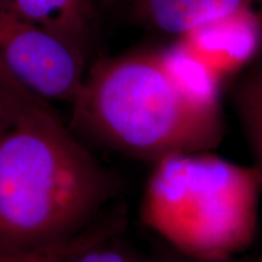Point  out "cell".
Returning a JSON list of instances; mask_svg holds the SVG:
<instances>
[{"label": "cell", "instance_id": "1", "mask_svg": "<svg viewBox=\"0 0 262 262\" xmlns=\"http://www.w3.org/2000/svg\"><path fill=\"white\" fill-rule=\"evenodd\" d=\"M72 103L75 124L153 163L171 153L210 152L225 137L215 80L175 50L98 61Z\"/></svg>", "mask_w": 262, "mask_h": 262}, {"label": "cell", "instance_id": "2", "mask_svg": "<svg viewBox=\"0 0 262 262\" xmlns=\"http://www.w3.org/2000/svg\"><path fill=\"white\" fill-rule=\"evenodd\" d=\"M119 191L117 179L27 88L0 130V251L80 233Z\"/></svg>", "mask_w": 262, "mask_h": 262}, {"label": "cell", "instance_id": "3", "mask_svg": "<svg viewBox=\"0 0 262 262\" xmlns=\"http://www.w3.org/2000/svg\"><path fill=\"white\" fill-rule=\"evenodd\" d=\"M262 173L210 152L171 153L155 162L141 220L164 243L199 257L244 253L257 229Z\"/></svg>", "mask_w": 262, "mask_h": 262}, {"label": "cell", "instance_id": "4", "mask_svg": "<svg viewBox=\"0 0 262 262\" xmlns=\"http://www.w3.org/2000/svg\"><path fill=\"white\" fill-rule=\"evenodd\" d=\"M0 61L44 100L73 102L85 78L84 54L0 0Z\"/></svg>", "mask_w": 262, "mask_h": 262}, {"label": "cell", "instance_id": "5", "mask_svg": "<svg viewBox=\"0 0 262 262\" xmlns=\"http://www.w3.org/2000/svg\"><path fill=\"white\" fill-rule=\"evenodd\" d=\"M137 24L169 37L248 19L262 40V0H127Z\"/></svg>", "mask_w": 262, "mask_h": 262}, {"label": "cell", "instance_id": "6", "mask_svg": "<svg viewBox=\"0 0 262 262\" xmlns=\"http://www.w3.org/2000/svg\"><path fill=\"white\" fill-rule=\"evenodd\" d=\"M9 5L83 51L93 18V0H12Z\"/></svg>", "mask_w": 262, "mask_h": 262}, {"label": "cell", "instance_id": "7", "mask_svg": "<svg viewBox=\"0 0 262 262\" xmlns=\"http://www.w3.org/2000/svg\"><path fill=\"white\" fill-rule=\"evenodd\" d=\"M125 226V217L120 212L96 220L73 237L45 247L19 251H0V262H68L77 255L117 237Z\"/></svg>", "mask_w": 262, "mask_h": 262}, {"label": "cell", "instance_id": "8", "mask_svg": "<svg viewBox=\"0 0 262 262\" xmlns=\"http://www.w3.org/2000/svg\"><path fill=\"white\" fill-rule=\"evenodd\" d=\"M231 97L251 149L253 165L262 173V60L242 72L232 85Z\"/></svg>", "mask_w": 262, "mask_h": 262}, {"label": "cell", "instance_id": "9", "mask_svg": "<svg viewBox=\"0 0 262 262\" xmlns=\"http://www.w3.org/2000/svg\"><path fill=\"white\" fill-rule=\"evenodd\" d=\"M116 238H111L86 249L68 262H126L131 249L117 242Z\"/></svg>", "mask_w": 262, "mask_h": 262}, {"label": "cell", "instance_id": "10", "mask_svg": "<svg viewBox=\"0 0 262 262\" xmlns=\"http://www.w3.org/2000/svg\"><path fill=\"white\" fill-rule=\"evenodd\" d=\"M159 262H262L261 255L238 254L227 257H199L183 253L164 243L155 254Z\"/></svg>", "mask_w": 262, "mask_h": 262}, {"label": "cell", "instance_id": "11", "mask_svg": "<svg viewBox=\"0 0 262 262\" xmlns=\"http://www.w3.org/2000/svg\"><path fill=\"white\" fill-rule=\"evenodd\" d=\"M25 88L0 61V130L9 120L16 98Z\"/></svg>", "mask_w": 262, "mask_h": 262}, {"label": "cell", "instance_id": "12", "mask_svg": "<svg viewBox=\"0 0 262 262\" xmlns=\"http://www.w3.org/2000/svg\"><path fill=\"white\" fill-rule=\"evenodd\" d=\"M2 2H4V3H8V4H9V3H11L12 0H2Z\"/></svg>", "mask_w": 262, "mask_h": 262}]
</instances>
